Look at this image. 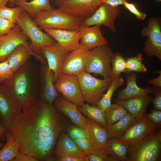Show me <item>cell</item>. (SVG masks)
I'll list each match as a JSON object with an SVG mask.
<instances>
[{
  "label": "cell",
  "instance_id": "1",
  "mask_svg": "<svg viewBox=\"0 0 161 161\" xmlns=\"http://www.w3.org/2000/svg\"><path fill=\"white\" fill-rule=\"evenodd\" d=\"M6 127L20 152L49 161L63 125L53 105L40 98L22 109Z\"/></svg>",
  "mask_w": 161,
  "mask_h": 161
},
{
  "label": "cell",
  "instance_id": "2",
  "mask_svg": "<svg viewBox=\"0 0 161 161\" xmlns=\"http://www.w3.org/2000/svg\"><path fill=\"white\" fill-rule=\"evenodd\" d=\"M38 71L37 66L27 62L3 82L21 110L40 98Z\"/></svg>",
  "mask_w": 161,
  "mask_h": 161
},
{
  "label": "cell",
  "instance_id": "3",
  "mask_svg": "<svg viewBox=\"0 0 161 161\" xmlns=\"http://www.w3.org/2000/svg\"><path fill=\"white\" fill-rule=\"evenodd\" d=\"M161 129L148 135L128 148L126 161H160Z\"/></svg>",
  "mask_w": 161,
  "mask_h": 161
},
{
  "label": "cell",
  "instance_id": "4",
  "mask_svg": "<svg viewBox=\"0 0 161 161\" xmlns=\"http://www.w3.org/2000/svg\"><path fill=\"white\" fill-rule=\"evenodd\" d=\"M33 20L41 30L49 28L77 30L79 29L81 21L60 8L42 10Z\"/></svg>",
  "mask_w": 161,
  "mask_h": 161
},
{
  "label": "cell",
  "instance_id": "5",
  "mask_svg": "<svg viewBox=\"0 0 161 161\" xmlns=\"http://www.w3.org/2000/svg\"><path fill=\"white\" fill-rule=\"evenodd\" d=\"M16 24L20 27L30 40L31 42L29 47L38 55L42 56L40 52L43 47L57 43L49 34L42 32L33 19L24 10H22Z\"/></svg>",
  "mask_w": 161,
  "mask_h": 161
},
{
  "label": "cell",
  "instance_id": "6",
  "mask_svg": "<svg viewBox=\"0 0 161 161\" xmlns=\"http://www.w3.org/2000/svg\"><path fill=\"white\" fill-rule=\"evenodd\" d=\"M77 76L85 101L90 105L97 106L104 92L110 86L111 78L98 79L86 71Z\"/></svg>",
  "mask_w": 161,
  "mask_h": 161
},
{
  "label": "cell",
  "instance_id": "7",
  "mask_svg": "<svg viewBox=\"0 0 161 161\" xmlns=\"http://www.w3.org/2000/svg\"><path fill=\"white\" fill-rule=\"evenodd\" d=\"M108 44L97 47L91 50L86 71L99 74L103 78L111 77L110 62L114 55Z\"/></svg>",
  "mask_w": 161,
  "mask_h": 161
},
{
  "label": "cell",
  "instance_id": "8",
  "mask_svg": "<svg viewBox=\"0 0 161 161\" xmlns=\"http://www.w3.org/2000/svg\"><path fill=\"white\" fill-rule=\"evenodd\" d=\"M141 35L147 36L144 51L148 57L155 56L161 60V21L160 18L154 17L148 21L147 26L142 30Z\"/></svg>",
  "mask_w": 161,
  "mask_h": 161
},
{
  "label": "cell",
  "instance_id": "9",
  "mask_svg": "<svg viewBox=\"0 0 161 161\" xmlns=\"http://www.w3.org/2000/svg\"><path fill=\"white\" fill-rule=\"evenodd\" d=\"M55 86L66 100L78 106L84 103L85 100L77 76L61 72L55 83Z\"/></svg>",
  "mask_w": 161,
  "mask_h": 161
},
{
  "label": "cell",
  "instance_id": "10",
  "mask_svg": "<svg viewBox=\"0 0 161 161\" xmlns=\"http://www.w3.org/2000/svg\"><path fill=\"white\" fill-rule=\"evenodd\" d=\"M120 13L119 6L113 7L102 3L93 14L89 18L82 20L80 24L88 27L97 25H104L114 32L115 20Z\"/></svg>",
  "mask_w": 161,
  "mask_h": 161
},
{
  "label": "cell",
  "instance_id": "11",
  "mask_svg": "<svg viewBox=\"0 0 161 161\" xmlns=\"http://www.w3.org/2000/svg\"><path fill=\"white\" fill-rule=\"evenodd\" d=\"M91 50L80 44L77 49L67 54L62 66L61 72L77 76L86 71Z\"/></svg>",
  "mask_w": 161,
  "mask_h": 161
},
{
  "label": "cell",
  "instance_id": "12",
  "mask_svg": "<svg viewBox=\"0 0 161 161\" xmlns=\"http://www.w3.org/2000/svg\"><path fill=\"white\" fill-rule=\"evenodd\" d=\"M53 104L56 109L66 115L75 126L87 132L92 138L94 145L90 120L82 114L77 105L59 96Z\"/></svg>",
  "mask_w": 161,
  "mask_h": 161
},
{
  "label": "cell",
  "instance_id": "13",
  "mask_svg": "<svg viewBox=\"0 0 161 161\" xmlns=\"http://www.w3.org/2000/svg\"><path fill=\"white\" fill-rule=\"evenodd\" d=\"M102 0H65L59 8L66 13L82 20L92 16Z\"/></svg>",
  "mask_w": 161,
  "mask_h": 161
},
{
  "label": "cell",
  "instance_id": "14",
  "mask_svg": "<svg viewBox=\"0 0 161 161\" xmlns=\"http://www.w3.org/2000/svg\"><path fill=\"white\" fill-rule=\"evenodd\" d=\"M159 130L145 117L137 121L118 139L128 148L146 136L156 133Z\"/></svg>",
  "mask_w": 161,
  "mask_h": 161
},
{
  "label": "cell",
  "instance_id": "15",
  "mask_svg": "<svg viewBox=\"0 0 161 161\" xmlns=\"http://www.w3.org/2000/svg\"><path fill=\"white\" fill-rule=\"evenodd\" d=\"M29 37L17 24L8 34L0 37V62L7 59L8 56L20 44L29 46Z\"/></svg>",
  "mask_w": 161,
  "mask_h": 161
},
{
  "label": "cell",
  "instance_id": "16",
  "mask_svg": "<svg viewBox=\"0 0 161 161\" xmlns=\"http://www.w3.org/2000/svg\"><path fill=\"white\" fill-rule=\"evenodd\" d=\"M68 52L58 43L44 47L41 50V55L47 60L48 69L54 73V83L61 73L62 66Z\"/></svg>",
  "mask_w": 161,
  "mask_h": 161
},
{
  "label": "cell",
  "instance_id": "17",
  "mask_svg": "<svg viewBox=\"0 0 161 161\" xmlns=\"http://www.w3.org/2000/svg\"><path fill=\"white\" fill-rule=\"evenodd\" d=\"M21 110L7 87L0 85V117L6 127Z\"/></svg>",
  "mask_w": 161,
  "mask_h": 161
},
{
  "label": "cell",
  "instance_id": "18",
  "mask_svg": "<svg viewBox=\"0 0 161 161\" xmlns=\"http://www.w3.org/2000/svg\"><path fill=\"white\" fill-rule=\"evenodd\" d=\"M44 30L68 52L77 49L80 45L79 30H68L47 28Z\"/></svg>",
  "mask_w": 161,
  "mask_h": 161
},
{
  "label": "cell",
  "instance_id": "19",
  "mask_svg": "<svg viewBox=\"0 0 161 161\" xmlns=\"http://www.w3.org/2000/svg\"><path fill=\"white\" fill-rule=\"evenodd\" d=\"M153 99L148 95L131 97L120 100L116 99L117 103L123 106L137 121L146 117V109Z\"/></svg>",
  "mask_w": 161,
  "mask_h": 161
},
{
  "label": "cell",
  "instance_id": "20",
  "mask_svg": "<svg viewBox=\"0 0 161 161\" xmlns=\"http://www.w3.org/2000/svg\"><path fill=\"white\" fill-rule=\"evenodd\" d=\"M39 74L40 99L53 105L56 98L59 96L55 86L54 73L47 66L42 67Z\"/></svg>",
  "mask_w": 161,
  "mask_h": 161
},
{
  "label": "cell",
  "instance_id": "21",
  "mask_svg": "<svg viewBox=\"0 0 161 161\" xmlns=\"http://www.w3.org/2000/svg\"><path fill=\"white\" fill-rule=\"evenodd\" d=\"M100 26L97 25L90 27L81 24L79 29L80 44L90 50L108 44V41L101 32Z\"/></svg>",
  "mask_w": 161,
  "mask_h": 161
},
{
  "label": "cell",
  "instance_id": "22",
  "mask_svg": "<svg viewBox=\"0 0 161 161\" xmlns=\"http://www.w3.org/2000/svg\"><path fill=\"white\" fill-rule=\"evenodd\" d=\"M32 55L42 63H44L42 56L36 55L30 49L29 46L23 44H20L8 56L7 60L12 70L14 72L27 62Z\"/></svg>",
  "mask_w": 161,
  "mask_h": 161
},
{
  "label": "cell",
  "instance_id": "23",
  "mask_svg": "<svg viewBox=\"0 0 161 161\" xmlns=\"http://www.w3.org/2000/svg\"><path fill=\"white\" fill-rule=\"evenodd\" d=\"M54 153L56 156L84 158L87 156L79 148L68 134H61L57 142Z\"/></svg>",
  "mask_w": 161,
  "mask_h": 161
},
{
  "label": "cell",
  "instance_id": "24",
  "mask_svg": "<svg viewBox=\"0 0 161 161\" xmlns=\"http://www.w3.org/2000/svg\"><path fill=\"white\" fill-rule=\"evenodd\" d=\"M137 78L136 72H134L127 76L126 85L124 89L119 92L118 99L123 100L133 97L152 94V88L148 87L142 88L138 86L136 82Z\"/></svg>",
  "mask_w": 161,
  "mask_h": 161
},
{
  "label": "cell",
  "instance_id": "25",
  "mask_svg": "<svg viewBox=\"0 0 161 161\" xmlns=\"http://www.w3.org/2000/svg\"><path fill=\"white\" fill-rule=\"evenodd\" d=\"M15 4L25 11L32 19L42 10L53 9L50 4V0H32L30 1L16 0Z\"/></svg>",
  "mask_w": 161,
  "mask_h": 161
},
{
  "label": "cell",
  "instance_id": "26",
  "mask_svg": "<svg viewBox=\"0 0 161 161\" xmlns=\"http://www.w3.org/2000/svg\"><path fill=\"white\" fill-rule=\"evenodd\" d=\"M137 121L130 114L125 115L116 123L106 127L108 138H119Z\"/></svg>",
  "mask_w": 161,
  "mask_h": 161
},
{
  "label": "cell",
  "instance_id": "27",
  "mask_svg": "<svg viewBox=\"0 0 161 161\" xmlns=\"http://www.w3.org/2000/svg\"><path fill=\"white\" fill-rule=\"evenodd\" d=\"M6 143L0 150V161H13L20 152L17 142L7 131L5 134Z\"/></svg>",
  "mask_w": 161,
  "mask_h": 161
},
{
  "label": "cell",
  "instance_id": "28",
  "mask_svg": "<svg viewBox=\"0 0 161 161\" xmlns=\"http://www.w3.org/2000/svg\"><path fill=\"white\" fill-rule=\"evenodd\" d=\"M78 108L81 113L88 119L94 120L103 127H106L107 126L104 112L98 108L97 106L91 105L88 103H83L78 106Z\"/></svg>",
  "mask_w": 161,
  "mask_h": 161
},
{
  "label": "cell",
  "instance_id": "29",
  "mask_svg": "<svg viewBox=\"0 0 161 161\" xmlns=\"http://www.w3.org/2000/svg\"><path fill=\"white\" fill-rule=\"evenodd\" d=\"M128 148L118 138H108L105 150L111 156L119 161H126Z\"/></svg>",
  "mask_w": 161,
  "mask_h": 161
},
{
  "label": "cell",
  "instance_id": "30",
  "mask_svg": "<svg viewBox=\"0 0 161 161\" xmlns=\"http://www.w3.org/2000/svg\"><path fill=\"white\" fill-rule=\"evenodd\" d=\"M90 120L95 148H100L105 150L108 139L106 127H103L94 120Z\"/></svg>",
  "mask_w": 161,
  "mask_h": 161
},
{
  "label": "cell",
  "instance_id": "31",
  "mask_svg": "<svg viewBox=\"0 0 161 161\" xmlns=\"http://www.w3.org/2000/svg\"><path fill=\"white\" fill-rule=\"evenodd\" d=\"M124 80L121 77L112 80L111 83L107 89V92L104 94L98 102L97 106L104 112L112 105L111 100L114 91L124 83Z\"/></svg>",
  "mask_w": 161,
  "mask_h": 161
},
{
  "label": "cell",
  "instance_id": "32",
  "mask_svg": "<svg viewBox=\"0 0 161 161\" xmlns=\"http://www.w3.org/2000/svg\"><path fill=\"white\" fill-rule=\"evenodd\" d=\"M128 113L126 109L121 105L117 103L112 104L104 112L107 125L116 123Z\"/></svg>",
  "mask_w": 161,
  "mask_h": 161
},
{
  "label": "cell",
  "instance_id": "33",
  "mask_svg": "<svg viewBox=\"0 0 161 161\" xmlns=\"http://www.w3.org/2000/svg\"><path fill=\"white\" fill-rule=\"evenodd\" d=\"M111 63L112 66L110 78L112 80L120 77L122 72L125 73L126 60L120 53L116 52L114 54L112 58Z\"/></svg>",
  "mask_w": 161,
  "mask_h": 161
},
{
  "label": "cell",
  "instance_id": "34",
  "mask_svg": "<svg viewBox=\"0 0 161 161\" xmlns=\"http://www.w3.org/2000/svg\"><path fill=\"white\" fill-rule=\"evenodd\" d=\"M126 62V69L125 73L129 74L132 72H145L147 68L143 64V55L139 54L132 57L125 58Z\"/></svg>",
  "mask_w": 161,
  "mask_h": 161
},
{
  "label": "cell",
  "instance_id": "35",
  "mask_svg": "<svg viewBox=\"0 0 161 161\" xmlns=\"http://www.w3.org/2000/svg\"><path fill=\"white\" fill-rule=\"evenodd\" d=\"M22 10L19 6L13 8L8 7L5 6L3 7L0 8V17L16 24Z\"/></svg>",
  "mask_w": 161,
  "mask_h": 161
},
{
  "label": "cell",
  "instance_id": "36",
  "mask_svg": "<svg viewBox=\"0 0 161 161\" xmlns=\"http://www.w3.org/2000/svg\"><path fill=\"white\" fill-rule=\"evenodd\" d=\"M87 161H120L110 155L106 150L100 148H95L87 156Z\"/></svg>",
  "mask_w": 161,
  "mask_h": 161
},
{
  "label": "cell",
  "instance_id": "37",
  "mask_svg": "<svg viewBox=\"0 0 161 161\" xmlns=\"http://www.w3.org/2000/svg\"><path fill=\"white\" fill-rule=\"evenodd\" d=\"M66 130L68 135L73 140L82 138L90 139L92 142L95 148L92 138L90 135L83 129L75 125H70L68 126Z\"/></svg>",
  "mask_w": 161,
  "mask_h": 161
},
{
  "label": "cell",
  "instance_id": "38",
  "mask_svg": "<svg viewBox=\"0 0 161 161\" xmlns=\"http://www.w3.org/2000/svg\"><path fill=\"white\" fill-rule=\"evenodd\" d=\"M73 140L79 148L86 156L91 154L95 149L92 142L89 139L82 138Z\"/></svg>",
  "mask_w": 161,
  "mask_h": 161
},
{
  "label": "cell",
  "instance_id": "39",
  "mask_svg": "<svg viewBox=\"0 0 161 161\" xmlns=\"http://www.w3.org/2000/svg\"><path fill=\"white\" fill-rule=\"evenodd\" d=\"M14 73L7 59L0 62V83L10 78Z\"/></svg>",
  "mask_w": 161,
  "mask_h": 161
},
{
  "label": "cell",
  "instance_id": "40",
  "mask_svg": "<svg viewBox=\"0 0 161 161\" xmlns=\"http://www.w3.org/2000/svg\"><path fill=\"white\" fill-rule=\"evenodd\" d=\"M123 5L125 8L134 14L137 19L143 20L146 18V14L138 9L134 4L125 1Z\"/></svg>",
  "mask_w": 161,
  "mask_h": 161
},
{
  "label": "cell",
  "instance_id": "41",
  "mask_svg": "<svg viewBox=\"0 0 161 161\" xmlns=\"http://www.w3.org/2000/svg\"><path fill=\"white\" fill-rule=\"evenodd\" d=\"M146 117L158 129L161 126V111L152 109L151 112L146 114Z\"/></svg>",
  "mask_w": 161,
  "mask_h": 161
},
{
  "label": "cell",
  "instance_id": "42",
  "mask_svg": "<svg viewBox=\"0 0 161 161\" xmlns=\"http://www.w3.org/2000/svg\"><path fill=\"white\" fill-rule=\"evenodd\" d=\"M16 24L8 20L0 17V37L9 33Z\"/></svg>",
  "mask_w": 161,
  "mask_h": 161
},
{
  "label": "cell",
  "instance_id": "43",
  "mask_svg": "<svg viewBox=\"0 0 161 161\" xmlns=\"http://www.w3.org/2000/svg\"><path fill=\"white\" fill-rule=\"evenodd\" d=\"M152 89V94L154 98L152 99L154 109L161 111V88L154 86Z\"/></svg>",
  "mask_w": 161,
  "mask_h": 161
},
{
  "label": "cell",
  "instance_id": "44",
  "mask_svg": "<svg viewBox=\"0 0 161 161\" xmlns=\"http://www.w3.org/2000/svg\"><path fill=\"white\" fill-rule=\"evenodd\" d=\"M52 160L58 161H87V157L84 158L75 157L69 156H56Z\"/></svg>",
  "mask_w": 161,
  "mask_h": 161
},
{
  "label": "cell",
  "instance_id": "45",
  "mask_svg": "<svg viewBox=\"0 0 161 161\" xmlns=\"http://www.w3.org/2000/svg\"><path fill=\"white\" fill-rule=\"evenodd\" d=\"M37 161L35 158L25 153L20 152L13 161Z\"/></svg>",
  "mask_w": 161,
  "mask_h": 161
},
{
  "label": "cell",
  "instance_id": "46",
  "mask_svg": "<svg viewBox=\"0 0 161 161\" xmlns=\"http://www.w3.org/2000/svg\"><path fill=\"white\" fill-rule=\"evenodd\" d=\"M7 131V127L0 117V142L6 141L7 139L5 134Z\"/></svg>",
  "mask_w": 161,
  "mask_h": 161
},
{
  "label": "cell",
  "instance_id": "47",
  "mask_svg": "<svg viewBox=\"0 0 161 161\" xmlns=\"http://www.w3.org/2000/svg\"><path fill=\"white\" fill-rule=\"evenodd\" d=\"M129 0H102V3H104L113 7L119 6L123 5L125 1H128Z\"/></svg>",
  "mask_w": 161,
  "mask_h": 161
},
{
  "label": "cell",
  "instance_id": "48",
  "mask_svg": "<svg viewBox=\"0 0 161 161\" xmlns=\"http://www.w3.org/2000/svg\"><path fill=\"white\" fill-rule=\"evenodd\" d=\"M159 73V76L155 78L151 79L148 81V83L153 85L154 86L161 88V71H157Z\"/></svg>",
  "mask_w": 161,
  "mask_h": 161
},
{
  "label": "cell",
  "instance_id": "49",
  "mask_svg": "<svg viewBox=\"0 0 161 161\" xmlns=\"http://www.w3.org/2000/svg\"><path fill=\"white\" fill-rule=\"evenodd\" d=\"M10 0H0V8L5 6Z\"/></svg>",
  "mask_w": 161,
  "mask_h": 161
},
{
  "label": "cell",
  "instance_id": "50",
  "mask_svg": "<svg viewBox=\"0 0 161 161\" xmlns=\"http://www.w3.org/2000/svg\"><path fill=\"white\" fill-rule=\"evenodd\" d=\"M65 0H55L56 5L59 7Z\"/></svg>",
  "mask_w": 161,
  "mask_h": 161
},
{
  "label": "cell",
  "instance_id": "51",
  "mask_svg": "<svg viewBox=\"0 0 161 161\" xmlns=\"http://www.w3.org/2000/svg\"><path fill=\"white\" fill-rule=\"evenodd\" d=\"M16 0H10V3L11 5L13 6L15 4V2Z\"/></svg>",
  "mask_w": 161,
  "mask_h": 161
},
{
  "label": "cell",
  "instance_id": "52",
  "mask_svg": "<svg viewBox=\"0 0 161 161\" xmlns=\"http://www.w3.org/2000/svg\"><path fill=\"white\" fill-rule=\"evenodd\" d=\"M5 144L3 141L0 142V150L2 148V147Z\"/></svg>",
  "mask_w": 161,
  "mask_h": 161
},
{
  "label": "cell",
  "instance_id": "53",
  "mask_svg": "<svg viewBox=\"0 0 161 161\" xmlns=\"http://www.w3.org/2000/svg\"><path fill=\"white\" fill-rule=\"evenodd\" d=\"M24 0V1H27L28 0H30V1H31L32 0Z\"/></svg>",
  "mask_w": 161,
  "mask_h": 161
},
{
  "label": "cell",
  "instance_id": "54",
  "mask_svg": "<svg viewBox=\"0 0 161 161\" xmlns=\"http://www.w3.org/2000/svg\"><path fill=\"white\" fill-rule=\"evenodd\" d=\"M159 0V1H161V0Z\"/></svg>",
  "mask_w": 161,
  "mask_h": 161
}]
</instances>
